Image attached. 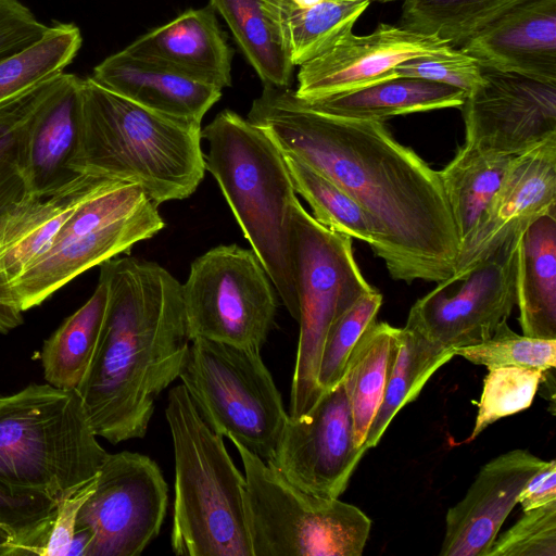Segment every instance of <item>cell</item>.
I'll return each instance as SVG.
<instances>
[{
	"label": "cell",
	"mask_w": 556,
	"mask_h": 556,
	"mask_svg": "<svg viewBox=\"0 0 556 556\" xmlns=\"http://www.w3.org/2000/svg\"><path fill=\"white\" fill-rule=\"evenodd\" d=\"M248 119L362 206L375 231L370 248L394 280L440 282L454 274L460 241L439 170L384 122L327 115L270 85Z\"/></svg>",
	"instance_id": "6da1fadb"
},
{
	"label": "cell",
	"mask_w": 556,
	"mask_h": 556,
	"mask_svg": "<svg viewBox=\"0 0 556 556\" xmlns=\"http://www.w3.org/2000/svg\"><path fill=\"white\" fill-rule=\"evenodd\" d=\"M99 266L106 309L76 392L96 434L117 444L146 435L156 397L179 378L190 339L182 283L164 267L130 256Z\"/></svg>",
	"instance_id": "7a4b0ae2"
},
{
	"label": "cell",
	"mask_w": 556,
	"mask_h": 556,
	"mask_svg": "<svg viewBox=\"0 0 556 556\" xmlns=\"http://www.w3.org/2000/svg\"><path fill=\"white\" fill-rule=\"evenodd\" d=\"M201 124L149 110L80 79L78 139L70 169L139 185L156 205L189 198L205 174Z\"/></svg>",
	"instance_id": "3957f363"
},
{
	"label": "cell",
	"mask_w": 556,
	"mask_h": 556,
	"mask_svg": "<svg viewBox=\"0 0 556 556\" xmlns=\"http://www.w3.org/2000/svg\"><path fill=\"white\" fill-rule=\"evenodd\" d=\"M205 168L216 179L291 317L299 319L291 212L298 199L281 151L260 127L230 110L204 129Z\"/></svg>",
	"instance_id": "277c9868"
},
{
	"label": "cell",
	"mask_w": 556,
	"mask_h": 556,
	"mask_svg": "<svg viewBox=\"0 0 556 556\" xmlns=\"http://www.w3.org/2000/svg\"><path fill=\"white\" fill-rule=\"evenodd\" d=\"M174 457L170 546L182 556H253L245 478L223 437L201 418L186 388H172L165 409Z\"/></svg>",
	"instance_id": "5b68a950"
},
{
	"label": "cell",
	"mask_w": 556,
	"mask_h": 556,
	"mask_svg": "<svg viewBox=\"0 0 556 556\" xmlns=\"http://www.w3.org/2000/svg\"><path fill=\"white\" fill-rule=\"evenodd\" d=\"M97 437L76 390L0 396V492L58 502L98 475L109 453Z\"/></svg>",
	"instance_id": "8992f818"
},
{
	"label": "cell",
	"mask_w": 556,
	"mask_h": 556,
	"mask_svg": "<svg viewBox=\"0 0 556 556\" xmlns=\"http://www.w3.org/2000/svg\"><path fill=\"white\" fill-rule=\"evenodd\" d=\"M291 228L300 333L288 415L296 418L323 395L317 372L330 329L375 288L355 261L352 238L320 225L299 200L292 205Z\"/></svg>",
	"instance_id": "52a82bcc"
},
{
	"label": "cell",
	"mask_w": 556,
	"mask_h": 556,
	"mask_svg": "<svg viewBox=\"0 0 556 556\" xmlns=\"http://www.w3.org/2000/svg\"><path fill=\"white\" fill-rule=\"evenodd\" d=\"M245 478L253 556H361L371 520L339 497H319L289 483L274 466L232 441Z\"/></svg>",
	"instance_id": "ba28073f"
},
{
	"label": "cell",
	"mask_w": 556,
	"mask_h": 556,
	"mask_svg": "<svg viewBox=\"0 0 556 556\" xmlns=\"http://www.w3.org/2000/svg\"><path fill=\"white\" fill-rule=\"evenodd\" d=\"M260 351L195 338L179 379L215 433L268 462L288 413Z\"/></svg>",
	"instance_id": "9c48e42d"
},
{
	"label": "cell",
	"mask_w": 556,
	"mask_h": 556,
	"mask_svg": "<svg viewBox=\"0 0 556 556\" xmlns=\"http://www.w3.org/2000/svg\"><path fill=\"white\" fill-rule=\"evenodd\" d=\"M157 206L139 185L122 180L83 203L13 282L21 309L40 305L80 274L154 237L165 226Z\"/></svg>",
	"instance_id": "30bf717a"
},
{
	"label": "cell",
	"mask_w": 556,
	"mask_h": 556,
	"mask_svg": "<svg viewBox=\"0 0 556 556\" xmlns=\"http://www.w3.org/2000/svg\"><path fill=\"white\" fill-rule=\"evenodd\" d=\"M188 337L261 350L277 311L275 287L252 249L217 245L182 283Z\"/></svg>",
	"instance_id": "8fae6325"
},
{
	"label": "cell",
	"mask_w": 556,
	"mask_h": 556,
	"mask_svg": "<svg viewBox=\"0 0 556 556\" xmlns=\"http://www.w3.org/2000/svg\"><path fill=\"white\" fill-rule=\"evenodd\" d=\"M168 489L157 464L135 452L109 454L76 531L91 534L85 556H138L163 525Z\"/></svg>",
	"instance_id": "7c38bea8"
},
{
	"label": "cell",
	"mask_w": 556,
	"mask_h": 556,
	"mask_svg": "<svg viewBox=\"0 0 556 556\" xmlns=\"http://www.w3.org/2000/svg\"><path fill=\"white\" fill-rule=\"evenodd\" d=\"M518 240L466 273L438 282L414 303L404 327L453 351L491 338L516 305Z\"/></svg>",
	"instance_id": "4fadbf2b"
},
{
	"label": "cell",
	"mask_w": 556,
	"mask_h": 556,
	"mask_svg": "<svg viewBox=\"0 0 556 556\" xmlns=\"http://www.w3.org/2000/svg\"><path fill=\"white\" fill-rule=\"evenodd\" d=\"M368 448L357 446L349 399L341 381L314 406L288 419L274 456L266 462L295 488L319 497H339Z\"/></svg>",
	"instance_id": "5bb4252c"
},
{
	"label": "cell",
	"mask_w": 556,
	"mask_h": 556,
	"mask_svg": "<svg viewBox=\"0 0 556 556\" xmlns=\"http://www.w3.org/2000/svg\"><path fill=\"white\" fill-rule=\"evenodd\" d=\"M465 143L503 155L556 136V81L482 67L462 105Z\"/></svg>",
	"instance_id": "9a60e30c"
},
{
	"label": "cell",
	"mask_w": 556,
	"mask_h": 556,
	"mask_svg": "<svg viewBox=\"0 0 556 556\" xmlns=\"http://www.w3.org/2000/svg\"><path fill=\"white\" fill-rule=\"evenodd\" d=\"M451 47L435 35L380 23L368 35L348 34L301 64L294 92L303 101H313L358 90L396 77L394 68L406 60L441 53Z\"/></svg>",
	"instance_id": "2e32d148"
},
{
	"label": "cell",
	"mask_w": 556,
	"mask_h": 556,
	"mask_svg": "<svg viewBox=\"0 0 556 556\" xmlns=\"http://www.w3.org/2000/svg\"><path fill=\"white\" fill-rule=\"evenodd\" d=\"M556 213V136L511 156L498 190L460 245L453 276L486 260L538 218Z\"/></svg>",
	"instance_id": "e0dca14e"
},
{
	"label": "cell",
	"mask_w": 556,
	"mask_h": 556,
	"mask_svg": "<svg viewBox=\"0 0 556 556\" xmlns=\"http://www.w3.org/2000/svg\"><path fill=\"white\" fill-rule=\"evenodd\" d=\"M545 463L518 448L484 464L446 513L440 556H485L525 484Z\"/></svg>",
	"instance_id": "ac0fdd59"
},
{
	"label": "cell",
	"mask_w": 556,
	"mask_h": 556,
	"mask_svg": "<svg viewBox=\"0 0 556 556\" xmlns=\"http://www.w3.org/2000/svg\"><path fill=\"white\" fill-rule=\"evenodd\" d=\"M460 50L483 68L556 81V0H528L506 11Z\"/></svg>",
	"instance_id": "d6986e66"
},
{
	"label": "cell",
	"mask_w": 556,
	"mask_h": 556,
	"mask_svg": "<svg viewBox=\"0 0 556 556\" xmlns=\"http://www.w3.org/2000/svg\"><path fill=\"white\" fill-rule=\"evenodd\" d=\"M80 77L60 73L27 121L17 161L28 192L53 190L78 174L70 169L79 125Z\"/></svg>",
	"instance_id": "ffe728a7"
},
{
	"label": "cell",
	"mask_w": 556,
	"mask_h": 556,
	"mask_svg": "<svg viewBox=\"0 0 556 556\" xmlns=\"http://www.w3.org/2000/svg\"><path fill=\"white\" fill-rule=\"evenodd\" d=\"M118 181L78 175L53 190L27 192L9 212L0 230V268L10 286L49 249L59 230L83 203Z\"/></svg>",
	"instance_id": "44dd1931"
},
{
	"label": "cell",
	"mask_w": 556,
	"mask_h": 556,
	"mask_svg": "<svg viewBox=\"0 0 556 556\" xmlns=\"http://www.w3.org/2000/svg\"><path fill=\"white\" fill-rule=\"evenodd\" d=\"M125 50L222 90L231 86L232 52L211 5L184 12Z\"/></svg>",
	"instance_id": "7402d4cb"
},
{
	"label": "cell",
	"mask_w": 556,
	"mask_h": 556,
	"mask_svg": "<svg viewBox=\"0 0 556 556\" xmlns=\"http://www.w3.org/2000/svg\"><path fill=\"white\" fill-rule=\"evenodd\" d=\"M90 77L149 110L198 124L222 97L217 87L132 55L125 49L99 63Z\"/></svg>",
	"instance_id": "603a6c76"
},
{
	"label": "cell",
	"mask_w": 556,
	"mask_h": 556,
	"mask_svg": "<svg viewBox=\"0 0 556 556\" xmlns=\"http://www.w3.org/2000/svg\"><path fill=\"white\" fill-rule=\"evenodd\" d=\"M516 305L523 336L556 339V213L538 218L519 237Z\"/></svg>",
	"instance_id": "cb8c5ba5"
},
{
	"label": "cell",
	"mask_w": 556,
	"mask_h": 556,
	"mask_svg": "<svg viewBox=\"0 0 556 556\" xmlns=\"http://www.w3.org/2000/svg\"><path fill=\"white\" fill-rule=\"evenodd\" d=\"M466 96L464 90L445 84L396 76L351 92L302 101L327 115L384 122L397 115L460 109Z\"/></svg>",
	"instance_id": "d4e9b609"
},
{
	"label": "cell",
	"mask_w": 556,
	"mask_h": 556,
	"mask_svg": "<svg viewBox=\"0 0 556 556\" xmlns=\"http://www.w3.org/2000/svg\"><path fill=\"white\" fill-rule=\"evenodd\" d=\"M264 85L289 87L294 65L279 0H210Z\"/></svg>",
	"instance_id": "484cf974"
},
{
	"label": "cell",
	"mask_w": 556,
	"mask_h": 556,
	"mask_svg": "<svg viewBox=\"0 0 556 556\" xmlns=\"http://www.w3.org/2000/svg\"><path fill=\"white\" fill-rule=\"evenodd\" d=\"M401 328L372 323L355 344L342 378L349 399L357 446L367 432L384 395L395 359Z\"/></svg>",
	"instance_id": "4316f807"
},
{
	"label": "cell",
	"mask_w": 556,
	"mask_h": 556,
	"mask_svg": "<svg viewBox=\"0 0 556 556\" xmlns=\"http://www.w3.org/2000/svg\"><path fill=\"white\" fill-rule=\"evenodd\" d=\"M108 303V287L99 276L91 296L43 342L40 358L47 383L76 390L94 355Z\"/></svg>",
	"instance_id": "83f0119b"
},
{
	"label": "cell",
	"mask_w": 556,
	"mask_h": 556,
	"mask_svg": "<svg viewBox=\"0 0 556 556\" xmlns=\"http://www.w3.org/2000/svg\"><path fill=\"white\" fill-rule=\"evenodd\" d=\"M511 156L464 143L439 170L460 245L472 233L500 188Z\"/></svg>",
	"instance_id": "f1b7e54d"
},
{
	"label": "cell",
	"mask_w": 556,
	"mask_h": 556,
	"mask_svg": "<svg viewBox=\"0 0 556 556\" xmlns=\"http://www.w3.org/2000/svg\"><path fill=\"white\" fill-rule=\"evenodd\" d=\"M455 356L419 332L401 328L399 346L383 399L374 417L365 446L375 447L395 415L415 401L430 377Z\"/></svg>",
	"instance_id": "f546056e"
},
{
	"label": "cell",
	"mask_w": 556,
	"mask_h": 556,
	"mask_svg": "<svg viewBox=\"0 0 556 556\" xmlns=\"http://www.w3.org/2000/svg\"><path fill=\"white\" fill-rule=\"evenodd\" d=\"M369 3L367 0H323L300 8L291 0H279L293 65L300 66L352 33Z\"/></svg>",
	"instance_id": "4dcf8cb0"
},
{
	"label": "cell",
	"mask_w": 556,
	"mask_h": 556,
	"mask_svg": "<svg viewBox=\"0 0 556 556\" xmlns=\"http://www.w3.org/2000/svg\"><path fill=\"white\" fill-rule=\"evenodd\" d=\"M83 43L74 23H55L23 50L0 60V103L62 73Z\"/></svg>",
	"instance_id": "1f68e13d"
},
{
	"label": "cell",
	"mask_w": 556,
	"mask_h": 556,
	"mask_svg": "<svg viewBox=\"0 0 556 556\" xmlns=\"http://www.w3.org/2000/svg\"><path fill=\"white\" fill-rule=\"evenodd\" d=\"M528 0H404L401 26L435 35L453 48Z\"/></svg>",
	"instance_id": "d6a6232c"
},
{
	"label": "cell",
	"mask_w": 556,
	"mask_h": 556,
	"mask_svg": "<svg viewBox=\"0 0 556 556\" xmlns=\"http://www.w3.org/2000/svg\"><path fill=\"white\" fill-rule=\"evenodd\" d=\"M295 193L324 227L372 244L371 222L362 206L336 182L290 153L281 152Z\"/></svg>",
	"instance_id": "836d02e7"
},
{
	"label": "cell",
	"mask_w": 556,
	"mask_h": 556,
	"mask_svg": "<svg viewBox=\"0 0 556 556\" xmlns=\"http://www.w3.org/2000/svg\"><path fill=\"white\" fill-rule=\"evenodd\" d=\"M544 371L520 367L488 369L472 431L466 443L501 418L527 409L533 402Z\"/></svg>",
	"instance_id": "e575fe53"
},
{
	"label": "cell",
	"mask_w": 556,
	"mask_h": 556,
	"mask_svg": "<svg viewBox=\"0 0 556 556\" xmlns=\"http://www.w3.org/2000/svg\"><path fill=\"white\" fill-rule=\"evenodd\" d=\"M455 356L485 366L551 370L556 366V339L517 334L503 321L491 338L454 350Z\"/></svg>",
	"instance_id": "d590c367"
},
{
	"label": "cell",
	"mask_w": 556,
	"mask_h": 556,
	"mask_svg": "<svg viewBox=\"0 0 556 556\" xmlns=\"http://www.w3.org/2000/svg\"><path fill=\"white\" fill-rule=\"evenodd\" d=\"M382 295L376 289L359 298L332 326L320 355L317 383L324 393L343 378L349 357L366 329L376 321Z\"/></svg>",
	"instance_id": "8d00e7d4"
},
{
	"label": "cell",
	"mask_w": 556,
	"mask_h": 556,
	"mask_svg": "<svg viewBox=\"0 0 556 556\" xmlns=\"http://www.w3.org/2000/svg\"><path fill=\"white\" fill-rule=\"evenodd\" d=\"M55 505L45 497L0 492V525L10 532L9 540L0 541V555H28L49 529Z\"/></svg>",
	"instance_id": "74e56055"
},
{
	"label": "cell",
	"mask_w": 556,
	"mask_h": 556,
	"mask_svg": "<svg viewBox=\"0 0 556 556\" xmlns=\"http://www.w3.org/2000/svg\"><path fill=\"white\" fill-rule=\"evenodd\" d=\"M485 556H556V501L523 511Z\"/></svg>",
	"instance_id": "f35d334b"
},
{
	"label": "cell",
	"mask_w": 556,
	"mask_h": 556,
	"mask_svg": "<svg viewBox=\"0 0 556 556\" xmlns=\"http://www.w3.org/2000/svg\"><path fill=\"white\" fill-rule=\"evenodd\" d=\"M394 74L445 84L468 93L481 81L482 67L472 56L451 47L441 53L406 60L396 65Z\"/></svg>",
	"instance_id": "ab89813d"
},
{
	"label": "cell",
	"mask_w": 556,
	"mask_h": 556,
	"mask_svg": "<svg viewBox=\"0 0 556 556\" xmlns=\"http://www.w3.org/2000/svg\"><path fill=\"white\" fill-rule=\"evenodd\" d=\"M28 192L18 167L0 160V230L9 212ZM23 311L0 268V333H8L23 323Z\"/></svg>",
	"instance_id": "60d3db41"
},
{
	"label": "cell",
	"mask_w": 556,
	"mask_h": 556,
	"mask_svg": "<svg viewBox=\"0 0 556 556\" xmlns=\"http://www.w3.org/2000/svg\"><path fill=\"white\" fill-rule=\"evenodd\" d=\"M98 475L80 488L58 500L48 531L33 551V555L70 556L76 534L78 513L93 493Z\"/></svg>",
	"instance_id": "b9f144b4"
},
{
	"label": "cell",
	"mask_w": 556,
	"mask_h": 556,
	"mask_svg": "<svg viewBox=\"0 0 556 556\" xmlns=\"http://www.w3.org/2000/svg\"><path fill=\"white\" fill-rule=\"evenodd\" d=\"M50 79L0 103V160L17 166L27 121L46 93Z\"/></svg>",
	"instance_id": "7bdbcfd3"
},
{
	"label": "cell",
	"mask_w": 556,
	"mask_h": 556,
	"mask_svg": "<svg viewBox=\"0 0 556 556\" xmlns=\"http://www.w3.org/2000/svg\"><path fill=\"white\" fill-rule=\"evenodd\" d=\"M556 501V460H546L525 484L518 496L522 511Z\"/></svg>",
	"instance_id": "ee69618b"
},
{
	"label": "cell",
	"mask_w": 556,
	"mask_h": 556,
	"mask_svg": "<svg viewBox=\"0 0 556 556\" xmlns=\"http://www.w3.org/2000/svg\"><path fill=\"white\" fill-rule=\"evenodd\" d=\"M291 1L300 8H307V7L317 4L318 2H320L323 0H291Z\"/></svg>",
	"instance_id": "f6af8a7d"
},
{
	"label": "cell",
	"mask_w": 556,
	"mask_h": 556,
	"mask_svg": "<svg viewBox=\"0 0 556 556\" xmlns=\"http://www.w3.org/2000/svg\"><path fill=\"white\" fill-rule=\"evenodd\" d=\"M10 539V532L9 530L0 525V541L9 540Z\"/></svg>",
	"instance_id": "bcb514c9"
},
{
	"label": "cell",
	"mask_w": 556,
	"mask_h": 556,
	"mask_svg": "<svg viewBox=\"0 0 556 556\" xmlns=\"http://www.w3.org/2000/svg\"><path fill=\"white\" fill-rule=\"evenodd\" d=\"M368 2H381V3H386V2H392V1H395V0H367Z\"/></svg>",
	"instance_id": "7dc6e473"
},
{
	"label": "cell",
	"mask_w": 556,
	"mask_h": 556,
	"mask_svg": "<svg viewBox=\"0 0 556 556\" xmlns=\"http://www.w3.org/2000/svg\"><path fill=\"white\" fill-rule=\"evenodd\" d=\"M0 552H1V548H0Z\"/></svg>",
	"instance_id": "c3c4849f"
}]
</instances>
